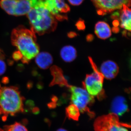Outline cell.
Segmentation results:
<instances>
[{
	"mask_svg": "<svg viewBox=\"0 0 131 131\" xmlns=\"http://www.w3.org/2000/svg\"><path fill=\"white\" fill-rule=\"evenodd\" d=\"M35 33L24 26H20L13 30L12 43L22 55L23 63H28L39 53Z\"/></svg>",
	"mask_w": 131,
	"mask_h": 131,
	"instance_id": "cell-1",
	"label": "cell"
},
{
	"mask_svg": "<svg viewBox=\"0 0 131 131\" xmlns=\"http://www.w3.org/2000/svg\"><path fill=\"white\" fill-rule=\"evenodd\" d=\"M32 31L39 35L54 31L57 25L56 19L44 6L32 8L27 14Z\"/></svg>",
	"mask_w": 131,
	"mask_h": 131,
	"instance_id": "cell-2",
	"label": "cell"
},
{
	"mask_svg": "<svg viewBox=\"0 0 131 131\" xmlns=\"http://www.w3.org/2000/svg\"><path fill=\"white\" fill-rule=\"evenodd\" d=\"M24 100L17 87L0 88V114L7 116L23 112Z\"/></svg>",
	"mask_w": 131,
	"mask_h": 131,
	"instance_id": "cell-3",
	"label": "cell"
},
{
	"mask_svg": "<svg viewBox=\"0 0 131 131\" xmlns=\"http://www.w3.org/2000/svg\"><path fill=\"white\" fill-rule=\"evenodd\" d=\"M90 62L93 70V73L86 76L83 86L84 89L91 96H97L99 100L105 97V91L103 89L104 77L98 70L96 64L91 57L89 58Z\"/></svg>",
	"mask_w": 131,
	"mask_h": 131,
	"instance_id": "cell-4",
	"label": "cell"
},
{
	"mask_svg": "<svg viewBox=\"0 0 131 131\" xmlns=\"http://www.w3.org/2000/svg\"><path fill=\"white\" fill-rule=\"evenodd\" d=\"M71 93V100L81 113H87L90 117L94 115L93 112L90 111L88 106L92 105L94 101V97L91 96L84 88L69 85L68 87Z\"/></svg>",
	"mask_w": 131,
	"mask_h": 131,
	"instance_id": "cell-5",
	"label": "cell"
},
{
	"mask_svg": "<svg viewBox=\"0 0 131 131\" xmlns=\"http://www.w3.org/2000/svg\"><path fill=\"white\" fill-rule=\"evenodd\" d=\"M99 15H105L122 8L124 5L130 6V0H92Z\"/></svg>",
	"mask_w": 131,
	"mask_h": 131,
	"instance_id": "cell-6",
	"label": "cell"
},
{
	"mask_svg": "<svg viewBox=\"0 0 131 131\" xmlns=\"http://www.w3.org/2000/svg\"><path fill=\"white\" fill-rule=\"evenodd\" d=\"M45 7L49 11L55 18L59 20L67 19V17L60 13H64L70 11L69 7L64 0H45Z\"/></svg>",
	"mask_w": 131,
	"mask_h": 131,
	"instance_id": "cell-7",
	"label": "cell"
},
{
	"mask_svg": "<svg viewBox=\"0 0 131 131\" xmlns=\"http://www.w3.org/2000/svg\"><path fill=\"white\" fill-rule=\"evenodd\" d=\"M118 115L114 113L98 117L94 124L95 131H109L113 126L119 122Z\"/></svg>",
	"mask_w": 131,
	"mask_h": 131,
	"instance_id": "cell-8",
	"label": "cell"
},
{
	"mask_svg": "<svg viewBox=\"0 0 131 131\" xmlns=\"http://www.w3.org/2000/svg\"><path fill=\"white\" fill-rule=\"evenodd\" d=\"M119 68L116 63L108 60L103 62L100 67L101 73L103 77L108 80H112L117 76Z\"/></svg>",
	"mask_w": 131,
	"mask_h": 131,
	"instance_id": "cell-9",
	"label": "cell"
},
{
	"mask_svg": "<svg viewBox=\"0 0 131 131\" xmlns=\"http://www.w3.org/2000/svg\"><path fill=\"white\" fill-rule=\"evenodd\" d=\"M128 106L125 98L122 96H116L113 100L111 110L112 113L122 116L128 111Z\"/></svg>",
	"mask_w": 131,
	"mask_h": 131,
	"instance_id": "cell-10",
	"label": "cell"
},
{
	"mask_svg": "<svg viewBox=\"0 0 131 131\" xmlns=\"http://www.w3.org/2000/svg\"><path fill=\"white\" fill-rule=\"evenodd\" d=\"M51 71L53 78L50 86L58 84L62 87L66 86L68 88L69 86L67 80L64 76L62 71L60 68L54 66L51 68Z\"/></svg>",
	"mask_w": 131,
	"mask_h": 131,
	"instance_id": "cell-11",
	"label": "cell"
},
{
	"mask_svg": "<svg viewBox=\"0 0 131 131\" xmlns=\"http://www.w3.org/2000/svg\"><path fill=\"white\" fill-rule=\"evenodd\" d=\"M95 33L97 37L102 39L110 38L112 35V31L110 26L105 22L98 21L95 25Z\"/></svg>",
	"mask_w": 131,
	"mask_h": 131,
	"instance_id": "cell-12",
	"label": "cell"
},
{
	"mask_svg": "<svg viewBox=\"0 0 131 131\" xmlns=\"http://www.w3.org/2000/svg\"><path fill=\"white\" fill-rule=\"evenodd\" d=\"M35 58L36 63L42 69H48L53 62L52 57L49 52H43L39 53Z\"/></svg>",
	"mask_w": 131,
	"mask_h": 131,
	"instance_id": "cell-13",
	"label": "cell"
},
{
	"mask_svg": "<svg viewBox=\"0 0 131 131\" xmlns=\"http://www.w3.org/2000/svg\"><path fill=\"white\" fill-rule=\"evenodd\" d=\"M121 13L120 20L121 27L127 30L131 31V10L126 5H124Z\"/></svg>",
	"mask_w": 131,
	"mask_h": 131,
	"instance_id": "cell-14",
	"label": "cell"
},
{
	"mask_svg": "<svg viewBox=\"0 0 131 131\" xmlns=\"http://www.w3.org/2000/svg\"><path fill=\"white\" fill-rule=\"evenodd\" d=\"M61 58L64 62H70L74 61L77 56V52L74 47L70 45L66 46L60 51Z\"/></svg>",
	"mask_w": 131,
	"mask_h": 131,
	"instance_id": "cell-15",
	"label": "cell"
},
{
	"mask_svg": "<svg viewBox=\"0 0 131 131\" xmlns=\"http://www.w3.org/2000/svg\"><path fill=\"white\" fill-rule=\"evenodd\" d=\"M31 8L30 3L28 0H17L14 15L19 16L27 14Z\"/></svg>",
	"mask_w": 131,
	"mask_h": 131,
	"instance_id": "cell-16",
	"label": "cell"
},
{
	"mask_svg": "<svg viewBox=\"0 0 131 131\" xmlns=\"http://www.w3.org/2000/svg\"><path fill=\"white\" fill-rule=\"evenodd\" d=\"M17 0H1L0 5L3 9L8 14L14 15Z\"/></svg>",
	"mask_w": 131,
	"mask_h": 131,
	"instance_id": "cell-17",
	"label": "cell"
},
{
	"mask_svg": "<svg viewBox=\"0 0 131 131\" xmlns=\"http://www.w3.org/2000/svg\"><path fill=\"white\" fill-rule=\"evenodd\" d=\"M79 108L74 104L68 106L66 109V115L70 119L78 121L80 116Z\"/></svg>",
	"mask_w": 131,
	"mask_h": 131,
	"instance_id": "cell-18",
	"label": "cell"
},
{
	"mask_svg": "<svg viewBox=\"0 0 131 131\" xmlns=\"http://www.w3.org/2000/svg\"><path fill=\"white\" fill-rule=\"evenodd\" d=\"M4 129L5 131H28L25 127L18 122L11 125L6 126Z\"/></svg>",
	"mask_w": 131,
	"mask_h": 131,
	"instance_id": "cell-19",
	"label": "cell"
},
{
	"mask_svg": "<svg viewBox=\"0 0 131 131\" xmlns=\"http://www.w3.org/2000/svg\"><path fill=\"white\" fill-rule=\"evenodd\" d=\"M130 127L129 124L119 122L113 126L109 131H129L126 127Z\"/></svg>",
	"mask_w": 131,
	"mask_h": 131,
	"instance_id": "cell-20",
	"label": "cell"
},
{
	"mask_svg": "<svg viewBox=\"0 0 131 131\" xmlns=\"http://www.w3.org/2000/svg\"><path fill=\"white\" fill-rule=\"evenodd\" d=\"M4 56H0V76L3 75L6 70V65L4 61Z\"/></svg>",
	"mask_w": 131,
	"mask_h": 131,
	"instance_id": "cell-21",
	"label": "cell"
},
{
	"mask_svg": "<svg viewBox=\"0 0 131 131\" xmlns=\"http://www.w3.org/2000/svg\"><path fill=\"white\" fill-rule=\"evenodd\" d=\"M13 57L15 61H18L19 60H21L22 58V56L21 53L18 51H17L15 52L13 54Z\"/></svg>",
	"mask_w": 131,
	"mask_h": 131,
	"instance_id": "cell-22",
	"label": "cell"
},
{
	"mask_svg": "<svg viewBox=\"0 0 131 131\" xmlns=\"http://www.w3.org/2000/svg\"><path fill=\"white\" fill-rule=\"evenodd\" d=\"M78 29L79 30H83L85 28V25L84 22L82 21H79L76 25Z\"/></svg>",
	"mask_w": 131,
	"mask_h": 131,
	"instance_id": "cell-23",
	"label": "cell"
},
{
	"mask_svg": "<svg viewBox=\"0 0 131 131\" xmlns=\"http://www.w3.org/2000/svg\"><path fill=\"white\" fill-rule=\"evenodd\" d=\"M71 5L74 6L79 5L83 2V0H68Z\"/></svg>",
	"mask_w": 131,
	"mask_h": 131,
	"instance_id": "cell-24",
	"label": "cell"
},
{
	"mask_svg": "<svg viewBox=\"0 0 131 131\" xmlns=\"http://www.w3.org/2000/svg\"><path fill=\"white\" fill-rule=\"evenodd\" d=\"M77 34L74 32H70L68 33V37L70 38H73L77 36Z\"/></svg>",
	"mask_w": 131,
	"mask_h": 131,
	"instance_id": "cell-25",
	"label": "cell"
},
{
	"mask_svg": "<svg viewBox=\"0 0 131 131\" xmlns=\"http://www.w3.org/2000/svg\"><path fill=\"white\" fill-rule=\"evenodd\" d=\"M94 37L93 35L90 34L87 35L86 37V40L88 42H90L93 40Z\"/></svg>",
	"mask_w": 131,
	"mask_h": 131,
	"instance_id": "cell-26",
	"label": "cell"
},
{
	"mask_svg": "<svg viewBox=\"0 0 131 131\" xmlns=\"http://www.w3.org/2000/svg\"><path fill=\"white\" fill-rule=\"evenodd\" d=\"M112 30L113 32L117 33L119 31V29L117 27H115L113 28Z\"/></svg>",
	"mask_w": 131,
	"mask_h": 131,
	"instance_id": "cell-27",
	"label": "cell"
},
{
	"mask_svg": "<svg viewBox=\"0 0 131 131\" xmlns=\"http://www.w3.org/2000/svg\"><path fill=\"white\" fill-rule=\"evenodd\" d=\"M119 25V23L117 20H115L113 21V25L115 27H117Z\"/></svg>",
	"mask_w": 131,
	"mask_h": 131,
	"instance_id": "cell-28",
	"label": "cell"
},
{
	"mask_svg": "<svg viewBox=\"0 0 131 131\" xmlns=\"http://www.w3.org/2000/svg\"><path fill=\"white\" fill-rule=\"evenodd\" d=\"M57 131H68L67 130H65V129H62V128H61L58 129Z\"/></svg>",
	"mask_w": 131,
	"mask_h": 131,
	"instance_id": "cell-29",
	"label": "cell"
},
{
	"mask_svg": "<svg viewBox=\"0 0 131 131\" xmlns=\"http://www.w3.org/2000/svg\"><path fill=\"white\" fill-rule=\"evenodd\" d=\"M2 55H3L2 52L1 50H0V56Z\"/></svg>",
	"mask_w": 131,
	"mask_h": 131,
	"instance_id": "cell-30",
	"label": "cell"
},
{
	"mask_svg": "<svg viewBox=\"0 0 131 131\" xmlns=\"http://www.w3.org/2000/svg\"><path fill=\"white\" fill-rule=\"evenodd\" d=\"M0 131H4L3 130H2V129H1L0 128Z\"/></svg>",
	"mask_w": 131,
	"mask_h": 131,
	"instance_id": "cell-31",
	"label": "cell"
}]
</instances>
